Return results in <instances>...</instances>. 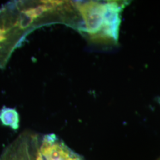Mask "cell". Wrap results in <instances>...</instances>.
Masks as SVG:
<instances>
[{
	"label": "cell",
	"mask_w": 160,
	"mask_h": 160,
	"mask_svg": "<svg viewBox=\"0 0 160 160\" xmlns=\"http://www.w3.org/2000/svg\"><path fill=\"white\" fill-rule=\"evenodd\" d=\"M40 151L44 160H84L54 134L41 137Z\"/></svg>",
	"instance_id": "277c9868"
},
{
	"label": "cell",
	"mask_w": 160,
	"mask_h": 160,
	"mask_svg": "<svg viewBox=\"0 0 160 160\" xmlns=\"http://www.w3.org/2000/svg\"><path fill=\"white\" fill-rule=\"evenodd\" d=\"M0 122L3 125L16 131L19 128V114L15 109L4 107L0 110Z\"/></svg>",
	"instance_id": "5b68a950"
},
{
	"label": "cell",
	"mask_w": 160,
	"mask_h": 160,
	"mask_svg": "<svg viewBox=\"0 0 160 160\" xmlns=\"http://www.w3.org/2000/svg\"><path fill=\"white\" fill-rule=\"evenodd\" d=\"M28 34L22 28L13 1L0 8V69L4 68L12 53Z\"/></svg>",
	"instance_id": "7a4b0ae2"
},
{
	"label": "cell",
	"mask_w": 160,
	"mask_h": 160,
	"mask_svg": "<svg viewBox=\"0 0 160 160\" xmlns=\"http://www.w3.org/2000/svg\"><path fill=\"white\" fill-rule=\"evenodd\" d=\"M13 4L22 27L28 34L36 29L53 23L78 27L79 12L76 2L68 1H15Z\"/></svg>",
	"instance_id": "6da1fadb"
},
{
	"label": "cell",
	"mask_w": 160,
	"mask_h": 160,
	"mask_svg": "<svg viewBox=\"0 0 160 160\" xmlns=\"http://www.w3.org/2000/svg\"></svg>",
	"instance_id": "8992f818"
},
{
	"label": "cell",
	"mask_w": 160,
	"mask_h": 160,
	"mask_svg": "<svg viewBox=\"0 0 160 160\" xmlns=\"http://www.w3.org/2000/svg\"><path fill=\"white\" fill-rule=\"evenodd\" d=\"M40 140L38 134L24 132L6 149L0 160H36L40 151Z\"/></svg>",
	"instance_id": "3957f363"
}]
</instances>
